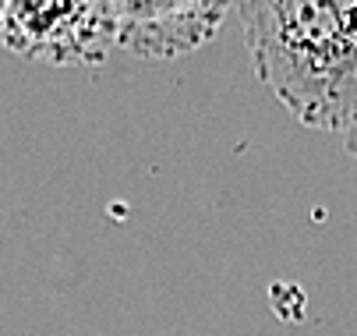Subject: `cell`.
Segmentation results:
<instances>
[{"label": "cell", "mask_w": 357, "mask_h": 336, "mask_svg": "<svg viewBox=\"0 0 357 336\" xmlns=\"http://www.w3.org/2000/svg\"><path fill=\"white\" fill-rule=\"evenodd\" d=\"M227 4L213 0H117L121 50L145 61H170L206 46L227 18Z\"/></svg>", "instance_id": "cell-3"}, {"label": "cell", "mask_w": 357, "mask_h": 336, "mask_svg": "<svg viewBox=\"0 0 357 336\" xmlns=\"http://www.w3.org/2000/svg\"><path fill=\"white\" fill-rule=\"evenodd\" d=\"M237 18L259 82L304 128L357 124V4L244 0Z\"/></svg>", "instance_id": "cell-1"}, {"label": "cell", "mask_w": 357, "mask_h": 336, "mask_svg": "<svg viewBox=\"0 0 357 336\" xmlns=\"http://www.w3.org/2000/svg\"><path fill=\"white\" fill-rule=\"evenodd\" d=\"M340 142H343V149H347V153H350V156L357 160V124H354V128H350L347 135H340Z\"/></svg>", "instance_id": "cell-4"}, {"label": "cell", "mask_w": 357, "mask_h": 336, "mask_svg": "<svg viewBox=\"0 0 357 336\" xmlns=\"http://www.w3.org/2000/svg\"><path fill=\"white\" fill-rule=\"evenodd\" d=\"M0 32L8 50L43 64H103L121 50L117 0L85 4H18L0 8Z\"/></svg>", "instance_id": "cell-2"}]
</instances>
